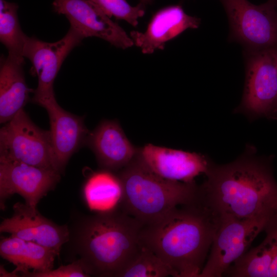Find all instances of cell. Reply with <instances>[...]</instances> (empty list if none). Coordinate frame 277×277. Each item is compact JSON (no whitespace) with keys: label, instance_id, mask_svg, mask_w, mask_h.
Returning a JSON list of instances; mask_svg holds the SVG:
<instances>
[{"label":"cell","instance_id":"52a82bcc","mask_svg":"<svg viewBox=\"0 0 277 277\" xmlns=\"http://www.w3.org/2000/svg\"><path fill=\"white\" fill-rule=\"evenodd\" d=\"M243 95L236 112L274 118L277 104V48L246 51Z\"/></svg>","mask_w":277,"mask_h":277},{"label":"cell","instance_id":"e0dca14e","mask_svg":"<svg viewBox=\"0 0 277 277\" xmlns=\"http://www.w3.org/2000/svg\"><path fill=\"white\" fill-rule=\"evenodd\" d=\"M263 241L246 252L226 270L230 277H277V215L266 225Z\"/></svg>","mask_w":277,"mask_h":277},{"label":"cell","instance_id":"9c48e42d","mask_svg":"<svg viewBox=\"0 0 277 277\" xmlns=\"http://www.w3.org/2000/svg\"><path fill=\"white\" fill-rule=\"evenodd\" d=\"M84 38L70 27L66 35L53 43L46 42L26 35L23 55L32 65L38 78L36 88L31 101L37 105L55 98L53 90L55 79L64 60Z\"/></svg>","mask_w":277,"mask_h":277},{"label":"cell","instance_id":"30bf717a","mask_svg":"<svg viewBox=\"0 0 277 277\" xmlns=\"http://www.w3.org/2000/svg\"><path fill=\"white\" fill-rule=\"evenodd\" d=\"M61 173L15 161H0V205L17 193L29 206L36 208L41 199L55 188L61 179Z\"/></svg>","mask_w":277,"mask_h":277},{"label":"cell","instance_id":"277c9868","mask_svg":"<svg viewBox=\"0 0 277 277\" xmlns=\"http://www.w3.org/2000/svg\"><path fill=\"white\" fill-rule=\"evenodd\" d=\"M122 193L119 206L142 225L151 223L180 206L199 201L200 185L164 179L149 169L137 154L116 172Z\"/></svg>","mask_w":277,"mask_h":277},{"label":"cell","instance_id":"ac0fdd59","mask_svg":"<svg viewBox=\"0 0 277 277\" xmlns=\"http://www.w3.org/2000/svg\"><path fill=\"white\" fill-rule=\"evenodd\" d=\"M8 55L1 57L0 123L11 120L30 100L34 90L26 82L23 65Z\"/></svg>","mask_w":277,"mask_h":277},{"label":"cell","instance_id":"4316f807","mask_svg":"<svg viewBox=\"0 0 277 277\" xmlns=\"http://www.w3.org/2000/svg\"><path fill=\"white\" fill-rule=\"evenodd\" d=\"M268 1L273 4L275 7L277 8V0H268Z\"/></svg>","mask_w":277,"mask_h":277},{"label":"cell","instance_id":"5b68a950","mask_svg":"<svg viewBox=\"0 0 277 277\" xmlns=\"http://www.w3.org/2000/svg\"><path fill=\"white\" fill-rule=\"evenodd\" d=\"M0 161L19 162L57 171L49 130L36 126L24 109L0 129Z\"/></svg>","mask_w":277,"mask_h":277},{"label":"cell","instance_id":"ffe728a7","mask_svg":"<svg viewBox=\"0 0 277 277\" xmlns=\"http://www.w3.org/2000/svg\"><path fill=\"white\" fill-rule=\"evenodd\" d=\"M84 192L92 208L110 210L120 203L122 193L121 180L116 172L102 169L89 176Z\"/></svg>","mask_w":277,"mask_h":277},{"label":"cell","instance_id":"d6986e66","mask_svg":"<svg viewBox=\"0 0 277 277\" xmlns=\"http://www.w3.org/2000/svg\"><path fill=\"white\" fill-rule=\"evenodd\" d=\"M0 254L16 266L15 270L22 274L32 269L34 272H45L53 269L57 253L37 243L10 236L2 237Z\"/></svg>","mask_w":277,"mask_h":277},{"label":"cell","instance_id":"7a4b0ae2","mask_svg":"<svg viewBox=\"0 0 277 277\" xmlns=\"http://www.w3.org/2000/svg\"><path fill=\"white\" fill-rule=\"evenodd\" d=\"M217 217L200 201L178 206L142 225L140 244L159 257L174 277H199L206 262Z\"/></svg>","mask_w":277,"mask_h":277},{"label":"cell","instance_id":"ba28073f","mask_svg":"<svg viewBox=\"0 0 277 277\" xmlns=\"http://www.w3.org/2000/svg\"><path fill=\"white\" fill-rule=\"evenodd\" d=\"M209 254L199 277H222L244 253L270 221L217 217Z\"/></svg>","mask_w":277,"mask_h":277},{"label":"cell","instance_id":"8fae6325","mask_svg":"<svg viewBox=\"0 0 277 277\" xmlns=\"http://www.w3.org/2000/svg\"><path fill=\"white\" fill-rule=\"evenodd\" d=\"M52 6L84 38L97 37L122 49L134 45L125 30L90 0H53Z\"/></svg>","mask_w":277,"mask_h":277},{"label":"cell","instance_id":"6da1fadb","mask_svg":"<svg viewBox=\"0 0 277 277\" xmlns=\"http://www.w3.org/2000/svg\"><path fill=\"white\" fill-rule=\"evenodd\" d=\"M249 147L228 164L212 163L200 185V201L217 217L264 219L277 215V182L271 158Z\"/></svg>","mask_w":277,"mask_h":277},{"label":"cell","instance_id":"3957f363","mask_svg":"<svg viewBox=\"0 0 277 277\" xmlns=\"http://www.w3.org/2000/svg\"><path fill=\"white\" fill-rule=\"evenodd\" d=\"M142 224L119 205L78 221L72 235L77 261L90 275L118 277L137 252Z\"/></svg>","mask_w":277,"mask_h":277},{"label":"cell","instance_id":"8992f818","mask_svg":"<svg viewBox=\"0 0 277 277\" xmlns=\"http://www.w3.org/2000/svg\"><path fill=\"white\" fill-rule=\"evenodd\" d=\"M219 1L228 17L230 40L241 44L246 51L277 48V8L273 4Z\"/></svg>","mask_w":277,"mask_h":277},{"label":"cell","instance_id":"44dd1931","mask_svg":"<svg viewBox=\"0 0 277 277\" xmlns=\"http://www.w3.org/2000/svg\"><path fill=\"white\" fill-rule=\"evenodd\" d=\"M18 5L0 0V41L12 58L24 63L23 49L26 35L21 29L18 16Z\"/></svg>","mask_w":277,"mask_h":277},{"label":"cell","instance_id":"603a6c76","mask_svg":"<svg viewBox=\"0 0 277 277\" xmlns=\"http://www.w3.org/2000/svg\"><path fill=\"white\" fill-rule=\"evenodd\" d=\"M98 6L109 17L126 21L133 26H136L140 18L144 16V5L140 4L132 6L126 0H90Z\"/></svg>","mask_w":277,"mask_h":277},{"label":"cell","instance_id":"5bb4252c","mask_svg":"<svg viewBox=\"0 0 277 277\" xmlns=\"http://www.w3.org/2000/svg\"><path fill=\"white\" fill-rule=\"evenodd\" d=\"M50 123V136L56 169L63 173L72 155L86 145L90 131L84 117L71 113L63 109L55 98L43 104Z\"/></svg>","mask_w":277,"mask_h":277},{"label":"cell","instance_id":"7402d4cb","mask_svg":"<svg viewBox=\"0 0 277 277\" xmlns=\"http://www.w3.org/2000/svg\"><path fill=\"white\" fill-rule=\"evenodd\" d=\"M171 275L167 265L155 253L140 244V248L118 277H165Z\"/></svg>","mask_w":277,"mask_h":277},{"label":"cell","instance_id":"cb8c5ba5","mask_svg":"<svg viewBox=\"0 0 277 277\" xmlns=\"http://www.w3.org/2000/svg\"><path fill=\"white\" fill-rule=\"evenodd\" d=\"M23 276L29 277H87L90 275L86 272L77 261H74L67 265L62 266L54 270L45 272L28 271L22 274Z\"/></svg>","mask_w":277,"mask_h":277},{"label":"cell","instance_id":"83f0119b","mask_svg":"<svg viewBox=\"0 0 277 277\" xmlns=\"http://www.w3.org/2000/svg\"><path fill=\"white\" fill-rule=\"evenodd\" d=\"M274 118H277V104L274 113Z\"/></svg>","mask_w":277,"mask_h":277},{"label":"cell","instance_id":"d4e9b609","mask_svg":"<svg viewBox=\"0 0 277 277\" xmlns=\"http://www.w3.org/2000/svg\"><path fill=\"white\" fill-rule=\"evenodd\" d=\"M0 276L2 277H15L18 276L17 273L14 270L11 272L7 271L2 265L0 267Z\"/></svg>","mask_w":277,"mask_h":277},{"label":"cell","instance_id":"7c38bea8","mask_svg":"<svg viewBox=\"0 0 277 277\" xmlns=\"http://www.w3.org/2000/svg\"><path fill=\"white\" fill-rule=\"evenodd\" d=\"M13 209V215L2 222L1 232L50 248L59 256L62 247L69 241L68 226L55 224L26 203L17 202Z\"/></svg>","mask_w":277,"mask_h":277},{"label":"cell","instance_id":"484cf974","mask_svg":"<svg viewBox=\"0 0 277 277\" xmlns=\"http://www.w3.org/2000/svg\"><path fill=\"white\" fill-rule=\"evenodd\" d=\"M141 1V4L143 5L147 4L150 3V2L152 1V0H140Z\"/></svg>","mask_w":277,"mask_h":277},{"label":"cell","instance_id":"4fadbf2b","mask_svg":"<svg viewBox=\"0 0 277 277\" xmlns=\"http://www.w3.org/2000/svg\"><path fill=\"white\" fill-rule=\"evenodd\" d=\"M137 156L157 175L169 180L184 183L206 174L212 162L204 155L151 144L138 148Z\"/></svg>","mask_w":277,"mask_h":277},{"label":"cell","instance_id":"2e32d148","mask_svg":"<svg viewBox=\"0 0 277 277\" xmlns=\"http://www.w3.org/2000/svg\"><path fill=\"white\" fill-rule=\"evenodd\" d=\"M200 24L199 18L187 14L181 6H170L156 12L144 31H132L130 36L143 53L151 54L164 49L167 42Z\"/></svg>","mask_w":277,"mask_h":277},{"label":"cell","instance_id":"9a60e30c","mask_svg":"<svg viewBox=\"0 0 277 277\" xmlns=\"http://www.w3.org/2000/svg\"><path fill=\"white\" fill-rule=\"evenodd\" d=\"M101 169L117 172L136 156L135 147L116 120H104L90 131L86 142Z\"/></svg>","mask_w":277,"mask_h":277}]
</instances>
